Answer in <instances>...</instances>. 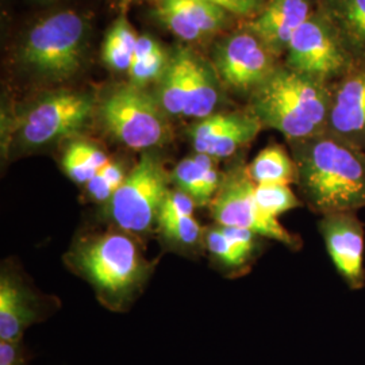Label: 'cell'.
Here are the masks:
<instances>
[{
    "mask_svg": "<svg viewBox=\"0 0 365 365\" xmlns=\"http://www.w3.org/2000/svg\"><path fill=\"white\" fill-rule=\"evenodd\" d=\"M300 194L322 215L365 207V152L324 131L291 141Z\"/></svg>",
    "mask_w": 365,
    "mask_h": 365,
    "instance_id": "1",
    "label": "cell"
},
{
    "mask_svg": "<svg viewBox=\"0 0 365 365\" xmlns=\"http://www.w3.org/2000/svg\"><path fill=\"white\" fill-rule=\"evenodd\" d=\"M330 103V84L284 66L253 91L248 110L262 129L280 131L291 143L327 131Z\"/></svg>",
    "mask_w": 365,
    "mask_h": 365,
    "instance_id": "2",
    "label": "cell"
},
{
    "mask_svg": "<svg viewBox=\"0 0 365 365\" xmlns=\"http://www.w3.org/2000/svg\"><path fill=\"white\" fill-rule=\"evenodd\" d=\"M88 33L87 21L75 11L41 18L19 43L18 66L39 80L53 83L69 80L84 64Z\"/></svg>",
    "mask_w": 365,
    "mask_h": 365,
    "instance_id": "3",
    "label": "cell"
},
{
    "mask_svg": "<svg viewBox=\"0 0 365 365\" xmlns=\"http://www.w3.org/2000/svg\"><path fill=\"white\" fill-rule=\"evenodd\" d=\"M98 113L106 130L130 149L145 150L170 141L168 114L153 93L130 83L110 92Z\"/></svg>",
    "mask_w": 365,
    "mask_h": 365,
    "instance_id": "4",
    "label": "cell"
},
{
    "mask_svg": "<svg viewBox=\"0 0 365 365\" xmlns=\"http://www.w3.org/2000/svg\"><path fill=\"white\" fill-rule=\"evenodd\" d=\"M286 54L287 68L330 86L357 61L327 16L317 9L295 31Z\"/></svg>",
    "mask_w": 365,
    "mask_h": 365,
    "instance_id": "5",
    "label": "cell"
},
{
    "mask_svg": "<svg viewBox=\"0 0 365 365\" xmlns=\"http://www.w3.org/2000/svg\"><path fill=\"white\" fill-rule=\"evenodd\" d=\"M91 93L71 90L38 98L18 120V141L25 148H41L81 130L95 111Z\"/></svg>",
    "mask_w": 365,
    "mask_h": 365,
    "instance_id": "6",
    "label": "cell"
},
{
    "mask_svg": "<svg viewBox=\"0 0 365 365\" xmlns=\"http://www.w3.org/2000/svg\"><path fill=\"white\" fill-rule=\"evenodd\" d=\"M170 179L161 161L145 153L110 199L111 218L126 232H148L158 221Z\"/></svg>",
    "mask_w": 365,
    "mask_h": 365,
    "instance_id": "7",
    "label": "cell"
},
{
    "mask_svg": "<svg viewBox=\"0 0 365 365\" xmlns=\"http://www.w3.org/2000/svg\"><path fill=\"white\" fill-rule=\"evenodd\" d=\"M255 182L248 167L238 165L223 179L211 202V212L220 226L241 227L256 235L279 241L289 248H298L299 238L286 230L277 218L265 214L256 202Z\"/></svg>",
    "mask_w": 365,
    "mask_h": 365,
    "instance_id": "8",
    "label": "cell"
},
{
    "mask_svg": "<svg viewBox=\"0 0 365 365\" xmlns=\"http://www.w3.org/2000/svg\"><path fill=\"white\" fill-rule=\"evenodd\" d=\"M271 49L248 27L226 36L212 51V68L225 86L249 96L277 68Z\"/></svg>",
    "mask_w": 365,
    "mask_h": 365,
    "instance_id": "9",
    "label": "cell"
},
{
    "mask_svg": "<svg viewBox=\"0 0 365 365\" xmlns=\"http://www.w3.org/2000/svg\"><path fill=\"white\" fill-rule=\"evenodd\" d=\"M78 265L92 283L111 295L125 294L143 274V260L129 237L108 233L78 252Z\"/></svg>",
    "mask_w": 365,
    "mask_h": 365,
    "instance_id": "10",
    "label": "cell"
},
{
    "mask_svg": "<svg viewBox=\"0 0 365 365\" xmlns=\"http://www.w3.org/2000/svg\"><path fill=\"white\" fill-rule=\"evenodd\" d=\"M327 255L351 289L365 286L364 225L356 211L322 215L318 222Z\"/></svg>",
    "mask_w": 365,
    "mask_h": 365,
    "instance_id": "11",
    "label": "cell"
},
{
    "mask_svg": "<svg viewBox=\"0 0 365 365\" xmlns=\"http://www.w3.org/2000/svg\"><path fill=\"white\" fill-rule=\"evenodd\" d=\"M261 130L259 119L247 110L215 113L199 119L190 129V137L196 153L220 160L233 156L252 143Z\"/></svg>",
    "mask_w": 365,
    "mask_h": 365,
    "instance_id": "12",
    "label": "cell"
},
{
    "mask_svg": "<svg viewBox=\"0 0 365 365\" xmlns=\"http://www.w3.org/2000/svg\"><path fill=\"white\" fill-rule=\"evenodd\" d=\"M327 131L365 152V61L331 86Z\"/></svg>",
    "mask_w": 365,
    "mask_h": 365,
    "instance_id": "13",
    "label": "cell"
},
{
    "mask_svg": "<svg viewBox=\"0 0 365 365\" xmlns=\"http://www.w3.org/2000/svg\"><path fill=\"white\" fill-rule=\"evenodd\" d=\"M315 9L317 0H268L245 26L279 57L287 52L292 36Z\"/></svg>",
    "mask_w": 365,
    "mask_h": 365,
    "instance_id": "14",
    "label": "cell"
},
{
    "mask_svg": "<svg viewBox=\"0 0 365 365\" xmlns=\"http://www.w3.org/2000/svg\"><path fill=\"white\" fill-rule=\"evenodd\" d=\"M170 179L178 190L191 196L199 206L212 202L222 182L215 158L202 153L182 160L172 170Z\"/></svg>",
    "mask_w": 365,
    "mask_h": 365,
    "instance_id": "15",
    "label": "cell"
},
{
    "mask_svg": "<svg viewBox=\"0 0 365 365\" xmlns=\"http://www.w3.org/2000/svg\"><path fill=\"white\" fill-rule=\"evenodd\" d=\"M357 61H365V0H317Z\"/></svg>",
    "mask_w": 365,
    "mask_h": 365,
    "instance_id": "16",
    "label": "cell"
},
{
    "mask_svg": "<svg viewBox=\"0 0 365 365\" xmlns=\"http://www.w3.org/2000/svg\"><path fill=\"white\" fill-rule=\"evenodd\" d=\"M220 81L215 69H211L210 64L192 53L184 117L196 118L199 120L215 114V108L221 99Z\"/></svg>",
    "mask_w": 365,
    "mask_h": 365,
    "instance_id": "17",
    "label": "cell"
},
{
    "mask_svg": "<svg viewBox=\"0 0 365 365\" xmlns=\"http://www.w3.org/2000/svg\"><path fill=\"white\" fill-rule=\"evenodd\" d=\"M191 56L192 52L185 48L170 52L168 66L156 83L157 102L170 117L184 115Z\"/></svg>",
    "mask_w": 365,
    "mask_h": 365,
    "instance_id": "18",
    "label": "cell"
},
{
    "mask_svg": "<svg viewBox=\"0 0 365 365\" xmlns=\"http://www.w3.org/2000/svg\"><path fill=\"white\" fill-rule=\"evenodd\" d=\"M24 292L9 276L0 280V341L21 342L24 331L36 318Z\"/></svg>",
    "mask_w": 365,
    "mask_h": 365,
    "instance_id": "19",
    "label": "cell"
},
{
    "mask_svg": "<svg viewBox=\"0 0 365 365\" xmlns=\"http://www.w3.org/2000/svg\"><path fill=\"white\" fill-rule=\"evenodd\" d=\"M168 61L170 52H167L156 38L140 36L128 72L129 83L146 90L148 86L156 84L163 76Z\"/></svg>",
    "mask_w": 365,
    "mask_h": 365,
    "instance_id": "20",
    "label": "cell"
},
{
    "mask_svg": "<svg viewBox=\"0 0 365 365\" xmlns=\"http://www.w3.org/2000/svg\"><path fill=\"white\" fill-rule=\"evenodd\" d=\"M248 173L255 184L289 185L297 180V165L283 146L269 145L255 157Z\"/></svg>",
    "mask_w": 365,
    "mask_h": 365,
    "instance_id": "21",
    "label": "cell"
},
{
    "mask_svg": "<svg viewBox=\"0 0 365 365\" xmlns=\"http://www.w3.org/2000/svg\"><path fill=\"white\" fill-rule=\"evenodd\" d=\"M137 33L131 27L126 16H119L108 29L102 45V61L107 68L115 72H129L135 45Z\"/></svg>",
    "mask_w": 365,
    "mask_h": 365,
    "instance_id": "22",
    "label": "cell"
},
{
    "mask_svg": "<svg viewBox=\"0 0 365 365\" xmlns=\"http://www.w3.org/2000/svg\"><path fill=\"white\" fill-rule=\"evenodd\" d=\"M170 4L194 27L202 38L223 30L232 21V15L207 0H161ZM160 3V1H158Z\"/></svg>",
    "mask_w": 365,
    "mask_h": 365,
    "instance_id": "23",
    "label": "cell"
},
{
    "mask_svg": "<svg viewBox=\"0 0 365 365\" xmlns=\"http://www.w3.org/2000/svg\"><path fill=\"white\" fill-rule=\"evenodd\" d=\"M255 197L260 209L274 218L300 206L299 199L284 184H256Z\"/></svg>",
    "mask_w": 365,
    "mask_h": 365,
    "instance_id": "24",
    "label": "cell"
},
{
    "mask_svg": "<svg viewBox=\"0 0 365 365\" xmlns=\"http://www.w3.org/2000/svg\"><path fill=\"white\" fill-rule=\"evenodd\" d=\"M158 225L163 235L182 245L195 244L200 235V226L194 217L160 214Z\"/></svg>",
    "mask_w": 365,
    "mask_h": 365,
    "instance_id": "25",
    "label": "cell"
},
{
    "mask_svg": "<svg viewBox=\"0 0 365 365\" xmlns=\"http://www.w3.org/2000/svg\"><path fill=\"white\" fill-rule=\"evenodd\" d=\"M206 242L210 252L222 262L230 267H241V262L238 260V256L235 253L232 242L222 232L221 227L210 230L206 237Z\"/></svg>",
    "mask_w": 365,
    "mask_h": 365,
    "instance_id": "26",
    "label": "cell"
},
{
    "mask_svg": "<svg viewBox=\"0 0 365 365\" xmlns=\"http://www.w3.org/2000/svg\"><path fill=\"white\" fill-rule=\"evenodd\" d=\"M220 227L225 235L229 238V241L232 242L241 265L247 264L253 253L255 238L257 235L250 230L241 229V227H229V226H220Z\"/></svg>",
    "mask_w": 365,
    "mask_h": 365,
    "instance_id": "27",
    "label": "cell"
},
{
    "mask_svg": "<svg viewBox=\"0 0 365 365\" xmlns=\"http://www.w3.org/2000/svg\"><path fill=\"white\" fill-rule=\"evenodd\" d=\"M61 165L68 178L78 184H87L98 173L69 146L63 156Z\"/></svg>",
    "mask_w": 365,
    "mask_h": 365,
    "instance_id": "28",
    "label": "cell"
},
{
    "mask_svg": "<svg viewBox=\"0 0 365 365\" xmlns=\"http://www.w3.org/2000/svg\"><path fill=\"white\" fill-rule=\"evenodd\" d=\"M232 16L253 19L260 14L268 0H207Z\"/></svg>",
    "mask_w": 365,
    "mask_h": 365,
    "instance_id": "29",
    "label": "cell"
},
{
    "mask_svg": "<svg viewBox=\"0 0 365 365\" xmlns=\"http://www.w3.org/2000/svg\"><path fill=\"white\" fill-rule=\"evenodd\" d=\"M195 200L180 190L170 191L163 205L160 214H170V215H182V217H194Z\"/></svg>",
    "mask_w": 365,
    "mask_h": 365,
    "instance_id": "30",
    "label": "cell"
},
{
    "mask_svg": "<svg viewBox=\"0 0 365 365\" xmlns=\"http://www.w3.org/2000/svg\"><path fill=\"white\" fill-rule=\"evenodd\" d=\"M71 149H73L78 156L81 157L92 170L99 172L110 161L108 157L106 156L105 152L96 148L95 145L84 143V141H76L69 145Z\"/></svg>",
    "mask_w": 365,
    "mask_h": 365,
    "instance_id": "31",
    "label": "cell"
},
{
    "mask_svg": "<svg viewBox=\"0 0 365 365\" xmlns=\"http://www.w3.org/2000/svg\"><path fill=\"white\" fill-rule=\"evenodd\" d=\"M87 191L93 200L106 202L110 200L113 195L117 192V187L108 182L102 173H96L90 182L86 184Z\"/></svg>",
    "mask_w": 365,
    "mask_h": 365,
    "instance_id": "32",
    "label": "cell"
},
{
    "mask_svg": "<svg viewBox=\"0 0 365 365\" xmlns=\"http://www.w3.org/2000/svg\"><path fill=\"white\" fill-rule=\"evenodd\" d=\"M0 365H26L19 342L0 341Z\"/></svg>",
    "mask_w": 365,
    "mask_h": 365,
    "instance_id": "33",
    "label": "cell"
},
{
    "mask_svg": "<svg viewBox=\"0 0 365 365\" xmlns=\"http://www.w3.org/2000/svg\"><path fill=\"white\" fill-rule=\"evenodd\" d=\"M99 173H102L106 179L111 184H114L117 188H119L126 179V175L120 168V165H118L117 163H113V161H108L105 167L99 170Z\"/></svg>",
    "mask_w": 365,
    "mask_h": 365,
    "instance_id": "34",
    "label": "cell"
},
{
    "mask_svg": "<svg viewBox=\"0 0 365 365\" xmlns=\"http://www.w3.org/2000/svg\"><path fill=\"white\" fill-rule=\"evenodd\" d=\"M38 3H54V1H58V0H36Z\"/></svg>",
    "mask_w": 365,
    "mask_h": 365,
    "instance_id": "35",
    "label": "cell"
},
{
    "mask_svg": "<svg viewBox=\"0 0 365 365\" xmlns=\"http://www.w3.org/2000/svg\"><path fill=\"white\" fill-rule=\"evenodd\" d=\"M146 1H155V3H158V1H161V0H146Z\"/></svg>",
    "mask_w": 365,
    "mask_h": 365,
    "instance_id": "36",
    "label": "cell"
}]
</instances>
